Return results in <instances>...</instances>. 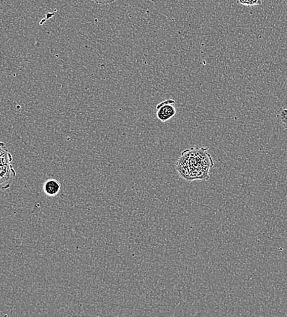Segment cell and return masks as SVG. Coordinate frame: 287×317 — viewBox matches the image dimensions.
<instances>
[{"mask_svg": "<svg viewBox=\"0 0 287 317\" xmlns=\"http://www.w3.org/2000/svg\"><path fill=\"white\" fill-rule=\"evenodd\" d=\"M60 190L61 185L57 180L50 179L44 183L43 191L47 196L55 197L60 193Z\"/></svg>", "mask_w": 287, "mask_h": 317, "instance_id": "277c9868", "label": "cell"}, {"mask_svg": "<svg viewBox=\"0 0 287 317\" xmlns=\"http://www.w3.org/2000/svg\"><path fill=\"white\" fill-rule=\"evenodd\" d=\"M176 113V102L173 99L163 101L156 106V117L162 123L171 120L175 116Z\"/></svg>", "mask_w": 287, "mask_h": 317, "instance_id": "3957f363", "label": "cell"}, {"mask_svg": "<svg viewBox=\"0 0 287 317\" xmlns=\"http://www.w3.org/2000/svg\"><path fill=\"white\" fill-rule=\"evenodd\" d=\"M13 161L12 154L4 142H0V189L10 188L16 176V171L12 165Z\"/></svg>", "mask_w": 287, "mask_h": 317, "instance_id": "7a4b0ae2", "label": "cell"}, {"mask_svg": "<svg viewBox=\"0 0 287 317\" xmlns=\"http://www.w3.org/2000/svg\"><path fill=\"white\" fill-rule=\"evenodd\" d=\"M278 123L287 129V109L281 108L277 112Z\"/></svg>", "mask_w": 287, "mask_h": 317, "instance_id": "5b68a950", "label": "cell"}, {"mask_svg": "<svg viewBox=\"0 0 287 317\" xmlns=\"http://www.w3.org/2000/svg\"><path fill=\"white\" fill-rule=\"evenodd\" d=\"M207 150V149L192 148L183 151L176 164L180 176L187 182L208 180L209 170L214 163Z\"/></svg>", "mask_w": 287, "mask_h": 317, "instance_id": "6da1fadb", "label": "cell"}, {"mask_svg": "<svg viewBox=\"0 0 287 317\" xmlns=\"http://www.w3.org/2000/svg\"><path fill=\"white\" fill-rule=\"evenodd\" d=\"M77 1H78V0H75V1L70 2L69 3V4H68L66 5L63 6V7H61L60 8V10H61V9L62 8H64L65 7H66V6L67 5H69L70 4H73V3H75V2H77ZM90 1L93 2L95 3V4H96L99 5H108L113 4L114 2H117L118 1V0H90Z\"/></svg>", "mask_w": 287, "mask_h": 317, "instance_id": "8992f818", "label": "cell"}, {"mask_svg": "<svg viewBox=\"0 0 287 317\" xmlns=\"http://www.w3.org/2000/svg\"><path fill=\"white\" fill-rule=\"evenodd\" d=\"M239 5L251 6V0H236Z\"/></svg>", "mask_w": 287, "mask_h": 317, "instance_id": "52a82bcc", "label": "cell"}, {"mask_svg": "<svg viewBox=\"0 0 287 317\" xmlns=\"http://www.w3.org/2000/svg\"><path fill=\"white\" fill-rule=\"evenodd\" d=\"M261 4L262 0H251V6H259Z\"/></svg>", "mask_w": 287, "mask_h": 317, "instance_id": "ba28073f", "label": "cell"}]
</instances>
